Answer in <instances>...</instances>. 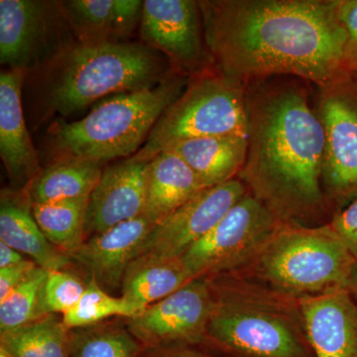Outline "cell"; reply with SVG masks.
I'll return each mask as SVG.
<instances>
[{"label":"cell","instance_id":"obj_1","mask_svg":"<svg viewBox=\"0 0 357 357\" xmlns=\"http://www.w3.org/2000/svg\"><path fill=\"white\" fill-rule=\"evenodd\" d=\"M199 6L211 64L241 86L290 75L321 89L349 72L335 0H204Z\"/></svg>","mask_w":357,"mask_h":357},{"label":"cell","instance_id":"obj_2","mask_svg":"<svg viewBox=\"0 0 357 357\" xmlns=\"http://www.w3.org/2000/svg\"><path fill=\"white\" fill-rule=\"evenodd\" d=\"M248 158L238 178L283 222L321 210L325 132L295 86L248 93Z\"/></svg>","mask_w":357,"mask_h":357},{"label":"cell","instance_id":"obj_3","mask_svg":"<svg viewBox=\"0 0 357 357\" xmlns=\"http://www.w3.org/2000/svg\"><path fill=\"white\" fill-rule=\"evenodd\" d=\"M36 70L45 115L63 116L107 96L154 88L176 72L163 54L146 44L76 39Z\"/></svg>","mask_w":357,"mask_h":357},{"label":"cell","instance_id":"obj_4","mask_svg":"<svg viewBox=\"0 0 357 357\" xmlns=\"http://www.w3.org/2000/svg\"><path fill=\"white\" fill-rule=\"evenodd\" d=\"M211 284L206 342L230 357H314L298 300L243 282Z\"/></svg>","mask_w":357,"mask_h":357},{"label":"cell","instance_id":"obj_5","mask_svg":"<svg viewBox=\"0 0 357 357\" xmlns=\"http://www.w3.org/2000/svg\"><path fill=\"white\" fill-rule=\"evenodd\" d=\"M189 81L187 75L176 70L154 88L109 96L96 103L84 119L58 124L52 131V141L59 160L103 165L133 156Z\"/></svg>","mask_w":357,"mask_h":357},{"label":"cell","instance_id":"obj_6","mask_svg":"<svg viewBox=\"0 0 357 357\" xmlns=\"http://www.w3.org/2000/svg\"><path fill=\"white\" fill-rule=\"evenodd\" d=\"M357 260L330 225L282 222L248 266L270 290L293 299L349 289Z\"/></svg>","mask_w":357,"mask_h":357},{"label":"cell","instance_id":"obj_7","mask_svg":"<svg viewBox=\"0 0 357 357\" xmlns=\"http://www.w3.org/2000/svg\"><path fill=\"white\" fill-rule=\"evenodd\" d=\"M222 135L248 136V93L217 70L204 72L190 79L131 157L149 162L180 141Z\"/></svg>","mask_w":357,"mask_h":357},{"label":"cell","instance_id":"obj_8","mask_svg":"<svg viewBox=\"0 0 357 357\" xmlns=\"http://www.w3.org/2000/svg\"><path fill=\"white\" fill-rule=\"evenodd\" d=\"M281 222L248 192L181 260L192 278L231 273L255 259Z\"/></svg>","mask_w":357,"mask_h":357},{"label":"cell","instance_id":"obj_9","mask_svg":"<svg viewBox=\"0 0 357 357\" xmlns=\"http://www.w3.org/2000/svg\"><path fill=\"white\" fill-rule=\"evenodd\" d=\"M215 296L211 279H192L126 325L144 349L197 347L206 342Z\"/></svg>","mask_w":357,"mask_h":357},{"label":"cell","instance_id":"obj_10","mask_svg":"<svg viewBox=\"0 0 357 357\" xmlns=\"http://www.w3.org/2000/svg\"><path fill=\"white\" fill-rule=\"evenodd\" d=\"M60 2L0 1V63L9 69L36 70L74 38Z\"/></svg>","mask_w":357,"mask_h":357},{"label":"cell","instance_id":"obj_11","mask_svg":"<svg viewBox=\"0 0 357 357\" xmlns=\"http://www.w3.org/2000/svg\"><path fill=\"white\" fill-rule=\"evenodd\" d=\"M238 178L206 188L156 225L135 261L181 259L248 194Z\"/></svg>","mask_w":357,"mask_h":357},{"label":"cell","instance_id":"obj_12","mask_svg":"<svg viewBox=\"0 0 357 357\" xmlns=\"http://www.w3.org/2000/svg\"><path fill=\"white\" fill-rule=\"evenodd\" d=\"M318 114L325 132L321 182L333 198L357 196V89L345 77L321 88Z\"/></svg>","mask_w":357,"mask_h":357},{"label":"cell","instance_id":"obj_13","mask_svg":"<svg viewBox=\"0 0 357 357\" xmlns=\"http://www.w3.org/2000/svg\"><path fill=\"white\" fill-rule=\"evenodd\" d=\"M139 28L144 44L163 54L178 72L196 76L211 63L199 1L145 0Z\"/></svg>","mask_w":357,"mask_h":357},{"label":"cell","instance_id":"obj_14","mask_svg":"<svg viewBox=\"0 0 357 357\" xmlns=\"http://www.w3.org/2000/svg\"><path fill=\"white\" fill-rule=\"evenodd\" d=\"M148 163L129 157L103 169L100 182L89 196L86 239L143 215Z\"/></svg>","mask_w":357,"mask_h":357},{"label":"cell","instance_id":"obj_15","mask_svg":"<svg viewBox=\"0 0 357 357\" xmlns=\"http://www.w3.org/2000/svg\"><path fill=\"white\" fill-rule=\"evenodd\" d=\"M314 357H357V305L349 289L298 299Z\"/></svg>","mask_w":357,"mask_h":357},{"label":"cell","instance_id":"obj_16","mask_svg":"<svg viewBox=\"0 0 357 357\" xmlns=\"http://www.w3.org/2000/svg\"><path fill=\"white\" fill-rule=\"evenodd\" d=\"M155 227L142 215L89 237L72 258L103 290L110 294L121 290L128 268L137 259Z\"/></svg>","mask_w":357,"mask_h":357},{"label":"cell","instance_id":"obj_17","mask_svg":"<svg viewBox=\"0 0 357 357\" xmlns=\"http://www.w3.org/2000/svg\"><path fill=\"white\" fill-rule=\"evenodd\" d=\"M26 75L20 69H6L0 74V156L11 182L22 189L41 171L23 114Z\"/></svg>","mask_w":357,"mask_h":357},{"label":"cell","instance_id":"obj_18","mask_svg":"<svg viewBox=\"0 0 357 357\" xmlns=\"http://www.w3.org/2000/svg\"><path fill=\"white\" fill-rule=\"evenodd\" d=\"M141 0L61 1L75 39L84 43L124 42L140 25Z\"/></svg>","mask_w":357,"mask_h":357},{"label":"cell","instance_id":"obj_19","mask_svg":"<svg viewBox=\"0 0 357 357\" xmlns=\"http://www.w3.org/2000/svg\"><path fill=\"white\" fill-rule=\"evenodd\" d=\"M0 241L31 258L46 270H65L73 258L53 245L33 217L24 195L3 190L0 199Z\"/></svg>","mask_w":357,"mask_h":357},{"label":"cell","instance_id":"obj_20","mask_svg":"<svg viewBox=\"0 0 357 357\" xmlns=\"http://www.w3.org/2000/svg\"><path fill=\"white\" fill-rule=\"evenodd\" d=\"M198 176L204 188L238 177L248 151V136L222 135L192 138L168 148Z\"/></svg>","mask_w":357,"mask_h":357},{"label":"cell","instance_id":"obj_21","mask_svg":"<svg viewBox=\"0 0 357 357\" xmlns=\"http://www.w3.org/2000/svg\"><path fill=\"white\" fill-rule=\"evenodd\" d=\"M204 189L198 176L184 160L165 150L148 163L143 215L158 225Z\"/></svg>","mask_w":357,"mask_h":357},{"label":"cell","instance_id":"obj_22","mask_svg":"<svg viewBox=\"0 0 357 357\" xmlns=\"http://www.w3.org/2000/svg\"><path fill=\"white\" fill-rule=\"evenodd\" d=\"M102 172V164L82 160H58L41 169L22 192L31 206L89 197L100 182Z\"/></svg>","mask_w":357,"mask_h":357},{"label":"cell","instance_id":"obj_23","mask_svg":"<svg viewBox=\"0 0 357 357\" xmlns=\"http://www.w3.org/2000/svg\"><path fill=\"white\" fill-rule=\"evenodd\" d=\"M192 279L181 259L134 261L122 282L121 297L141 312L165 299Z\"/></svg>","mask_w":357,"mask_h":357},{"label":"cell","instance_id":"obj_24","mask_svg":"<svg viewBox=\"0 0 357 357\" xmlns=\"http://www.w3.org/2000/svg\"><path fill=\"white\" fill-rule=\"evenodd\" d=\"M89 197L32 204L33 217L44 236L73 257L86 241V218Z\"/></svg>","mask_w":357,"mask_h":357},{"label":"cell","instance_id":"obj_25","mask_svg":"<svg viewBox=\"0 0 357 357\" xmlns=\"http://www.w3.org/2000/svg\"><path fill=\"white\" fill-rule=\"evenodd\" d=\"M0 347L13 357H70V331L63 316L50 314L0 333Z\"/></svg>","mask_w":357,"mask_h":357},{"label":"cell","instance_id":"obj_26","mask_svg":"<svg viewBox=\"0 0 357 357\" xmlns=\"http://www.w3.org/2000/svg\"><path fill=\"white\" fill-rule=\"evenodd\" d=\"M143 351L126 325L100 323L70 331V357H139Z\"/></svg>","mask_w":357,"mask_h":357},{"label":"cell","instance_id":"obj_27","mask_svg":"<svg viewBox=\"0 0 357 357\" xmlns=\"http://www.w3.org/2000/svg\"><path fill=\"white\" fill-rule=\"evenodd\" d=\"M48 271L37 267L17 288L0 301V333L28 325L47 314L44 286Z\"/></svg>","mask_w":357,"mask_h":357},{"label":"cell","instance_id":"obj_28","mask_svg":"<svg viewBox=\"0 0 357 357\" xmlns=\"http://www.w3.org/2000/svg\"><path fill=\"white\" fill-rule=\"evenodd\" d=\"M139 312L128 301L115 297L89 278L81 300L70 311L63 314V321L66 328L72 331L98 325L114 317L130 319Z\"/></svg>","mask_w":357,"mask_h":357},{"label":"cell","instance_id":"obj_29","mask_svg":"<svg viewBox=\"0 0 357 357\" xmlns=\"http://www.w3.org/2000/svg\"><path fill=\"white\" fill-rule=\"evenodd\" d=\"M77 275L65 270L48 271L44 286V304L48 314H65L70 311L86 290Z\"/></svg>","mask_w":357,"mask_h":357},{"label":"cell","instance_id":"obj_30","mask_svg":"<svg viewBox=\"0 0 357 357\" xmlns=\"http://www.w3.org/2000/svg\"><path fill=\"white\" fill-rule=\"evenodd\" d=\"M337 20L347 33L345 66L357 70V0H335Z\"/></svg>","mask_w":357,"mask_h":357},{"label":"cell","instance_id":"obj_31","mask_svg":"<svg viewBox=\"0 0 357 357\" xmlns=\"http://www.w3.org/2000/svg\"><path fill=\"white\" fill-rule=\"evenodd\" d=\"M330 227L357 260V196L347 208L335 213Z\"/></svg>","mask_w":357,"mask_h":357},{"label":"cell","instance_id":"obj_32","mask_svg":"<svg viewBox=\"0 0 357 357\" xmlns=\"http://www.w3.org/2000/svg\"><path fill=\"white\" fill-rule=\"evenodd\" d=\"M37 267L32 260L25 259L13 266L0 268V301L17 288Z\"/></svg>","mask_w":357,"mask_h":357},{"label":"cell","instance_id":"obj_33","mask_svg":"<svg viewBox=\"0 0 357 357\" xmlns=\"http://www.w3.org/2000/svg\"><path fill=\"white\" fill-rule=\"evenodd\" d=\"M139 357H223L208 354L196 347H172L144 349Z\"/></svg>","mask_w":357,"mask_h":357},{"label":"cell","instance_id":"obj_34","mask_svg":"<svg viewBox=\"0 0 357 357\" xmlns=\"http://www.w3.org/2000/svg\"><path fill=\"white\" fill-rule=\"evenodd\" d=\"M23 260L25 259L22 253L0 241V268L13 266Z\"/></svg>","mask_w":357,"mask_h":357},{"label":"cell","instance_id":"obj_35","mask_svg":"<svg viewBox=\"0 0 357 357\" xmlns=\"http://www.w3.org/2000/svg\"><path fill=\"white\" fill-rule=\"evenodd\" d=\"M349 290L351 291L352 295L356 296V298H357V264L356 268H354V273L351 275Z\"/></svg>","mask_w":357,"mask_h":357},{"label":"cell","instance_id":"obj_36","mask_svg":"<svg viewBox=\"0 0 357 357\" xmlns=\"http://www.w3.org/2000/svg\"><path fill=\"white\" fill-rule=\"evenodd\" d=\"M0 357H13L11 356L10 354H9L8 351H6V349H2V347H0Z\"/></svg>","mask_w":357,"mask_h":357}]
</instances>
